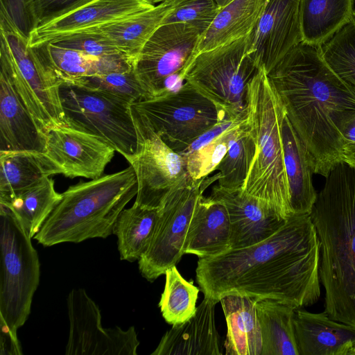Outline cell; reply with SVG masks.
Returning <instances> with one entry per match:
<instances>
[{"label":"cell","mask_w":355,"mask_h":355,"mask_svg":"<svg viewBox=\"0 0 355 355\" xmlns=\"http://www.w3.org/2000/svg\"><path fill=\"white\" fill-rule=\"evenodd\" d=\"M130 110L134 119L179 154L226 115L187 82L176 89L132 103Z\"/></svg>","instance_id":"52a82bcc"},{"label":"cell","mask_w":355,"mask_h":355,"mask_svg":"<svg viewBox=\"0 0 355 355\" xmlns=\"http://www.w3.org/2000/svg\"><path fill=\"white\" fill-rule=\"evenodd\" d=\"M45 153L67 178L96 179L114 155L115 149L101 139L69 126L56 127L46 133Z\"/></svg>","instance_id":"2e32d148"},{"label":"cell","mask_w":355,"mask_h":355,"mask_svg":"<svg viewBox=\"0 0 355 355\" xmlns=\"http://www.w3.org/2000/svg\"><path fill=\"white\" fill-rule=\"evenodd\" d=\"M320 48L332 71L355 90V17Z\"/></svg>","instance_id":"d590c367"},{"label":"cell","mask_w":355,"mask_h":355,"mask_svg":"<svg viewBox=\"0 0 355 355\" xmlns=\"http://www.w3.org/2000/svg\"><path fill=\"white\" fill-rule=\"evenodd\" d=\"M325 178L309 214L320 242L324 311L355 329V167L340 162Z\"/></svg>","instance_id":"3957f363"},{"label":"cell","mask_w":355,"mask_h":355,"mask_svg":"<svg viewBox=\"0 0 355 355\" xmlns=\"http://www.w3.org/2000/svg\"><path fill=\"white\" fill-rule=\"evenodd\" d=\"M231 1L232 0H215L220 8L227 4Z\"/></svg>","instance_id":"ee69618b"},{"label":"cell","mask_w":355,"mask_h":355,"mask_svg":"<svg viewBox=\"0 0 355 355\" xmlns=\"http://www.w3.org/2000/svg\"><path fill=\"white\" fill-rule=\"evenodd\" d=\"M294 329L299 355H355V329L324 311L295 309Z\"/></svg>","instance_id":"44dd1931"},{"label":"cell","mask_w":355,"mask_h":355,"mask_svg":"<svg viewBox=\"0 0 355 355\" xmlns=\"http://www.w3.org/2000/svg\"><path fill=\"white\" fill-rule=\"evenodd\" d=\"M354 17V0H301L302 41L321 46Z\"/></svg>","instance_id":"f546056e"},{"label":"cell","mask_w":355,"mask_h":355,"mask_svg":"<svg viewBox=\"0 0 355 355\" xmlns=\"http://www.w3.org/2000/svg\"><path fill=\"white\" fill-rule=\"evenodd\" d=\"M218 178L216 174L194 180L188 175L165 196L151 243L138 261L139 271L148 281H155L180 261L196 207L205 190Z\"/></svg>","instance_id":"8fae6325"},{"label":"cell","mask_w":355,"mask_h":355,"mask_svg":"<svg viewBox=\"0 0 355 355\" xmlns=\"http://www.w3.org/2000/svg\"><path fill=\"white\" fill-rule=\"evenodd\" d=\"M245 111L255 144V154L240 190L286 219L293 214L282 133L286 110L262 67L248 84Z\"/></svg>","instance_id":"277c9868"},{"label":"cell","mask_w":355,"mask_h":355,"mask_svg":"<svg viewBox=\"0 0 355 355\" xmlns=\"http://www.w3.org/2000/svg\"><path fill=\"white\" fill-rule=\"evenodd\" d=\"M343 136L342 162L355 167V116L341 127Z\"/></svg>","instance_id":"60d3db41"},{"label":"cell","mask_w":355,"mask_h":355,"mask_svg":"<svg viewBox=\"0 0 355 355\" xmlns=\"http://www.w3.org/2000/svg\"><path fill=\"white\" fill-rule=\"evenodd\" d=\"M60 98L67 125L94 135L124 157L137 148L138 136L128 101L101 89L62 83Z\"/></svg>","instance_id":"30bf717a"},{"label":"cell","mask_w":355,"mask_h":355,"mask_svg":"<svg viewBox=\"0 0 355 355\" xmlns=\"http://www.w3.org/2000/svg\"><path fill=\"white\" fill-rule=\"evenodd\" d=\"M219 9L215 0H182L165 17L162 24L187 23L204 34L214 20Z\"/></svg>","instance_id":"74e56055"},{"label":"cell","mask_w":355,"mask_h":355,"mask_svg":"<svg viewBox=\"0 0 355 355\" xmlns=\"http://www.w3.org/2000/svg\"><path fill=\"white\" fill-rule=\"evenodd\" d=\"M203 33L187 23L161 24L133 61V69L149 98L175 89L197 54Z\"/></svg>","instance_id":"7c38bea8"},{"label":"cell","mask_w":355,"mask_h":355,"mask_svg":"<svg viewBox=\"0 0 355 355\" xmlns=\"http://www.w3.org/2000/svg\"><path fill=\"white\" fill-rule=\"evenodd\" d=\"M133 120L138 136L137 148L133 155L124 158L136 175L137 193L134 204L159 209L167 193L188 175L185 162L156 133Z\"/></svg>","instance_id":"4fadbf2b"},{"label":"cell","mask_w":355,"mask_h":355,"mask_svg":"<svg viewBox=\"0 0 355 355\" xmlns=\"http://www.w3.org/2000/svg\"><path fill=\"white\" fill-rule=\"evenodd\" d=\"M137 193V178L131 166L71 186L33 239L45 247L106 239L113 234L119 215Z\"/></svg>","instance_id":"5b68a950"},{"label":"cell","mask_w":355,"mask_h":355,"mask_svg":"<svg viewBox=\"0 0 355 355\" xmlns=\"http://www.w3.org/2000/svg\"><path fill=\"white\" fill-rule=\"evenodd\" d=\"M209 196L223 203L227 210L232 250L245 248L267 239L286 220L240 189L231 190L216 185Z\"/></svg>","instance_id":"ac0fdd59"},{"label":"cell","mask_w":355,"mask_h":355,"mask_svg":"<svg viewBox=\"0 0 355 355\" xmlns=\"http://www.w3.org/2000/svg\"><path fill=\"white\" fill-rule=\"evenodd\" d=\"M150 5L155 6V3H162L164 1H168V0H141Z\"/></svg>","instance_id":"f6af8a7d"},{"label":"cell","mask_w":355,"mask_h":355,"mask_svg":"<svg viewBox=\"0 0 355 355\" xmlns=\"http://www.w3.org/2000/svg\"><path fill=\"white\" fill-rule=\"evenodd\" d=\"M0 64L46 135L51 129L68 126L60 98L62 83L46 65L37 50L31 47L28 34L1 5Z\"/></svg>","instance_id":"8992f818"},{"label":"cell","mask_w":355,"mask_h":355,"mask_svg":"<svg viewBox=\"0 0 355 355\" xmlns=\"http://www.w3.org/2000/svg\"><path fill=\"white\" fill-rule=\"evenodd\" d=\"M62 193L50 177L8 197L0 198V207L10 213L31 239L60 202Z\"/></svg>","instance_id":"f1b7e54d"},{"label":"cell","mask_w":355,"mask_h":355,"mask_svg":"<svg viewBox=\"0 0 355 355\" xmlns=\"http://www.w3.org/2000/svg\"><path fill=\"white\" fill-rule=\"evenodd\" d=\"M266 2V0H232L220 8L202 35L197 54L247 36L258 21Z\"/></svg>","instance_id":"83f0119b"},{"label":"cell","mask_w":355,"mask_h":355,"mask_svg":"<svg viewBox=\"0 0 355 355\" xmlns=\"http://www.w3.org/2000/svg\"><path fill=\"white\" fill-rule=\"evenodd\" d=\"M0 326L14 335L31 313L39 285L40 264L31 238L18 220L0 207Z\"/></svg>","instance_id":"ba28073f"},{"label":"cell","mask_w":355,"mask_h":355,"mask_svg":"<svg viewBox=\"0 0 355 355\" xmlns=\"http://www.w3.org/2000/svg\"><path fill=\"white\" fill-rule=\"evenodd\" d=\"M103 90L132 104L149 98L134 69L85 76L70 83Z\"/></svg>","instance_id":"8d00e7d4"},{"label":"cell","mask_w":355,"mask_h":355,"mask_svg":"<svg viewBox=\"0 0 355 355\" xmlns=\"http://www.w3.org/2000/svg\"><path fill=\"white\" fill-rule=\"evenodd\" d=\"M182 1L168 0L150 9L95 29L121 54L134 61L146 41Z\"/></svg>","instance_id":"484cf974"},{"label":"cell","mask_w":355,"mask_h":355,"mask_svg":"<svg viewBox=\"0 0 355 355\" xmlns=\"http://www.w3.org/2000/svg\"><path fill=\"white\" fill-rule=\"evenodd\" d=\"M56 174H62L60 167L45 153L0 151V198Z\"/></svg>","instance_id":"4316f807"},{"label":"cell","mask_w":355,"mask_h":355,"mask_svg":"<svg viewBox=\"0 0 355 355\" xmlns=\"http://www.w3.org/2000/svg\"><path fill=\"white\" fill-rule=\"evenodd\" d=\"M246 118L245 110L236 116L226 114L180 153L184 159L188 175L193 180H201L216 171Z\"/></svg>","instance_id":"d4e9b609"},{"label":"cell","mask_w":355,"mask_h":355,"mask_svg":"<svg viewBox=\"0 0 355 355\" xmlns=\"http://www.w3.org/2000/svg\"><path fill=\"white\" fill-rule=\"evenodd\" d=\"M320 242L310 215H292L259 243L199 258L196 281L204 297L217 302L224 295L236 293L298 309L320 298Z\"/></svg>","instance_id":"6da1fadb"},{"label":"cell","mask_w":355,"mask_h":355,"mask_svg":"<svg viewBox=\"0 0 355 355\" xmlns=\"http://www.w3.org/2000/svg\"><path fill=\"white\" fill-rule=\"evenodd\" d=\"M1 327L0 354L1 355H21V347L17 336L14 335L8 329Z\"/></svg>","instance_id":"b9f144b4"},{"label":"cell","mask_w":355,"mask_h":355,"mask_svg":"<svg viewBox=\"0 0 355 355\" xmlns=\"http://www.w3.org/2000/svg\"><path fill=\"white\" fill-rule=\"evenodd\" d=\"M284 165L293 215H309L317 198L307 150L286 114L282 128Z\"/></svg>","instance_id":"603a6c76"},{"label":"cell","mask_w":355,"mask_h":355,"mask_svg":"<svg viewBox=\"0 0 355 355\" xmlns=\"http://www.w3.org/2000/svg\"><path fill=\"white\" fill-rule=\"evenodd\" d=\"M258 300L236 293L220 297L227 329L226 355H261V334L256 309Z\"/></svg>","instance_id":"cb8c5ba5"},{"label":"cell","mask_w":355,"mask_h":355,"mask_svg":"<svg viewBox=\"0 0 355 355\" xmlns=\"http://www.w3.org/2000/svg\"><path fill=\"white\" fill-rule=\"evenodd\" d=\"M53 42L96 58L121 54L95 28L73 34Z\"/></svg>","instance_id":"ab89813d"},{"label":"cell","mask_w":355,"mask_h":355,"mask_svg":"<svg viewBox=\"0 0 355 355\" xmlns=\"http://www.w3.org/2000/svg\"><path fill=\"white\" fill-rule=\"evenodd\" d=\"M92 1L93 0H23V5L31 31Z\"/></svg>","instance_id":"f35d334b"},{"label":"cell","mask_w":355,"mask_h":355,"mask_svg":"<svg viewBox=\"0 0 355 355\" xmlns=\"http://www.w3.org/2000/svg\"><path fill=\"white\" fill-rule=\"evenodd\" d=\"M300 1L266 0L258 21L248 35L250 51L267 73L302 42Z\"/></svg>","instance_id":"9a60e30c"},{"label":"cell","mask_w":355,"mask_h":355,"mask_svg":"<svg viewBox=\"0 0 355 355\" xmlns=\"http://www.w3.org/2000/svg\"><path fill=\"white\" fill-rule=\"evenodd\" d=\"M218 302L207 297L195 313L173 325L162 336L152 355H221L220 336L215 322Z\"/></svg>","instance_id":"ffe728a7"},{"label":"cell","mask_w":355,"mask_h":355,"mask_svg":"<svg viewBox=\"0 0 355 355\" xmlns=\"http://www.w3.org/2000/svg\"><path fill=\"white\" fill-rule=\"evenodd\" d=\"M46 135L21 99L7 72L0 71V151L45 153Z\"/></svg>","instance_id":"d6986e66"},{"label":"cell","mask_w":355,"mask_h":355,"mask_svg":"<svg viewBox=\"0 0 355 355\" xmlns=\"http://www.w3.org/2000/svg\"><path fill=\"white\" fill-rule=\"evenodd\" d=\"M260 69L248 47V35L197 54L181 74L227 115L245 110L247 86Z\"/></svg>","instance_id":"9c48e42d"},{"label":"cell","mask_w":355,"mask_h":355,"mask_svg":"<svg viewBox=\"0 0 355 355\" xmlns=\"http://www.w3.org/2000/svg\"><path fill=\"white\" fill-rule=\"evenodd\" d=\"M230 236V221L224 204L202 196L191 220L184 252L199 258L220 255L231 249Z\"/></svg>","instance_id":"7402d4cb"},{"label":"cell","mask_w":355,"mask_h":355,"mask_svg":"<svg viewBox=\"0 0 355 355\" xmlns=\"http://www.w3.org/2000/svg\"><path fill=\"white\" fill-rule=\"evenodd\" d=\"M69 332L66 355H137L139 345L134 327L103 328L98 306L83 288L67 298Z\"/></svg>","instance_id":"5bb4252c"},{"label":"cell","mask_w":355,"mask_h":355,"mask_svg":"<svg viewBox=\"0 0 355 355\" xmlns=\"http://www.w3.org/2000/svg\"><path fill=\"white\" fill-rule=\"evenodd\" d=\"M34 48L62 83H71L82 77L106 73L102 58L92 57L55 42Z\"/></svg>","instance_id":"d6a6232c"},{"label":"cell","mask_w":355,"mask_h":355,"mask_svg":"<svg viewBox=\"0 0 355 355\" xmlns=\"http://www.w3.org/2000/svg\"><path fill=\"white\" fill-rule=\"evenodd\" d=\"M166 281L159 306L165 321L172 326L184 322L196 311L200 289L187 281L175 266L165 272Z\"/></svg>","instance_id":"836d02e7"},{"label":"cell","mask_w":355,"mask_h":355,"mask_svg":"<svg viewBox=\"0 0 355 355\" xmlns=\"http://www.w3.org/2000/svg\"><path fill=\"white\" fill-rule=\"evenodd\" d=\"M141 0H93L84 6L31 30V47H38L69 35L113 23L153 8Z\"/></svg>","instance_id":"e0dca14e"},{"label":"cell","mask_w":355,"mask_h":355,"mask_svg":"<svg viewBox=\"0 0 355 355\" xmlns=\"http://www.w3.org/2000/svg\"><path fill=\"white\" fill-rule=\"evenodd\" d=\"M261 334V355H299L294 329L295 309L272 299L256 303Z\"/></svg>","instance_id":"4dcf8cb0"},{"label":"cell","mask_w":355,"mask_h":355,"mask_svg":"<svg viewBox=\"0 0 355 355\" xmlns=\"http://www.w3.org/2000/svg\"><path fill=\"white\" fill-rule=\"evenodd\" d=\"M268 76L304 143L313 173L342 162L341 126L355 116V90L329 67L320 46L301 42Z\"/></svg>","instance_id":"7a4b0ae2"},{"label":"cell","mask_w":355,"mask_h":355,"mask_svg":"<svg viewBox=\"0 0 355 355\" xmlns=\"http://www.w3.org/2000/svg\"><path fill=\"white\" fill-rule=\"evenodd\" d=\"M254 154L255 144L246 118L216 168L218 171V185L231 190L240 189L245 181Z\"/></svg>","instance_id":"e575fe53"},{"label":"cell","mask_w":355,"mask_h":355,"mask_svg":"<svg viewBox=\"0 0 355 355\" xmlns=\"http://www.w3.org/2000/svg\"><path fill=\"white\" fill-rule=\"evenodd\" d=\"M17 1L24 8L23 0H17ZM14 2L15 0H1V5H3L8 10L10 7L11 3L12 4Z\"/></svg>","instance_id":"7bdbcfd3"},{"label":"cell","mask_w":355,"mask_h":355,"mask_svg":"<svg viewBox=\"0 0 355 355\" xmlns=\"http://www.w3.org/2000/svg\"><path fill=\"white\" fill-rule=\"evenodd\" d=\"M158 218V209L133 205L119 215L113 234L117 237L121 260L139 261L147 251Z\"/></svg>","instance_id":"1f68e13d"}]
</instances>
